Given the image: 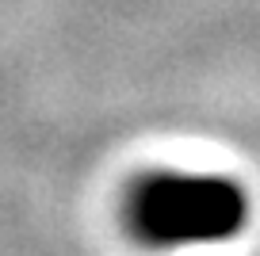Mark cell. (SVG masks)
Returning <instances> with one entry per match:
<instances>
[{
	"instance_id": "6da1fadb",
	"label": "cell",
	"mask_w": 260,
	"mask_h": 256,
	"mask_svg": "<svg viewBox=\"0 0 260 256\" xmlns=\"http://www.w3.org/2000/svg\"><path fill=\"white\" fill-rule=\"evenodd\" d=\"M126 230L146 248L234 241L249 222V195L218 172H153L126 195Z\"/></svg>"
}]
</instances>
